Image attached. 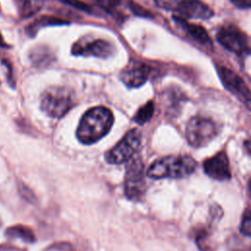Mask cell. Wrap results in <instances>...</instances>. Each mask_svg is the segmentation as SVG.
I'll use <instances>...</instances> for the list:
<instances>
[{"label":"cell","instance_id":"obj_8","mask_svg":"<svg viewBox=\"0 0 251 251\" xmlns=\"http://www.w3.org/2000/svg\"><path fill=\"white\" fill-rule=\"evenodd\" d=\"M145 192L144 165L140 157L130 159L125 176V194L128 199L138 200Z\"/></svg>","mask_w":251,"mask_h":251},{"label":"cell","instance_id":"obj_22","mask_svg":"<svg viewBox=\"0 0 251 251\" xmlns=\"http://www.w3.org/2000/svg\"><path fill=\"white\" fill-rule=\"evenodd\" d=\"M18 188H19V192H20L21 196L23 198H25L26 201L33 202L35 200V196L32 193V191L25 183H23L22 181L18 182Z\"/></svg>","mask_w":251,"mask_h":251},{"label":"cell","instance_id":"obj_1","mask_svg":"<svg viewBox=\"0 0 251 251\" xmlns=\"http://www.w3.org/2000/svg\"><path fill=\"white\" fill-rule=\"evenodd\" d=\"M114 123L112 112L103 106L89 109L81 117L76 129L78 140L86 145L97 142L111 129Z\"/></svg>","mask_w":251,"mask_h":251},{"label":"cell","instance_id":"obj_12","mask_svg":"<svg viewBox=\"0 0 251 251\" xmlns=\"http://www.w3.org/2000/svg\"><path fill=\"white\" fill-rule=\"evenodd\" d=\"M203 168L205 174L214 179L226 180L230 178L228 158L225 152H219L215 156L205 160Z\"/></svg>","mask_w":251,"mask_h":251},{"label":"cell","instance_id":"obj_3","mask_svg":"<svg viewBox=\"0 0 251 251\" xmlns=\"http://www.w3.org/2000/svg\"><path fill=\"white\" fill-rule=\"evenodd\" d=\"M75 104L74 92L64 86L48 87L41 95L40 108L49 117L62 118Z\"/></svg>","mask_w":251,"mask_h":251},{"label":"cell","instance_id":"obj_16","mask_svg":"<svg viewBox=\"0 0 251 251\" xmlns=\"http://www.w3.org/2000/svg\"><path fill=\"white\" fill-rule=\"evenodd\" d=\"M5 234L10 239L20 238L28 243H33L35 241V235L33 231L28 226L24 225H15L8 227L5 231Z\"/></svg>","mask_w":251,"mask_h":251},{"label":"cell","instance_id":"obj_11","mask_svg":"<svg viewBox=\"0 0 251 251\" xmlns=\"http://www.w3.org/2000/svg\"><path fill=\"white\" fill-rule=\"evenodd\" d=\"M173 20L176 23V25L196 43H198L206 49H213L212 39L209 36L207 30L202 25L189 23L186 19L177 15H174Z\"/></svg>","mask_w":251,"mask_h":251},{"label":"cell","instance_id":"obj_25","mask_svg":"<svg viewBox=\"0 0 251 251\" xmlns=\"http://www.w3.org/2000/svg\"><path fill=\"white\" fill-rule=\"evenodd\" d=\"M0 46H1V47H8V45L4 42V40H3L2 36H1V34H0Z\"/></svg>","mask_w":251,"mask_h":251},{"label":"cell","instance_id":"obj_4","mask_svg":"<svg viewBox=\"0 0 251 251\" xmlns=\"http://www.w3.org/2000/svg\"><path fill=\"white\" fill-rule=\"evenodd\" d=\"M219 130V126L211 119L195 116L187 123L185 136L192 147L199 148L210 143L218 135Z\"/></svg>","mask_w":251,"mask_h":251},{"label":"cell","instance_id":"obj_10","mask_svg":"<svg viewBox=\"0 0 251 251\" xmlns=\"http://www.w3.org/2000/svg\"><path fill=\"white\" fill-rule=\"evenodd\" d=\"M218 73L224 86L247 107H249L251 100L250 90L243 78L232 70L224 66L218 68Z\"/></svg>","mask_w":251,"mask_h":251},{"label":"cell","instance_id":"obj_20","mask_svg":"<svg viewBox=\"0 0 251 251\" xmlns=\"http://www.w3.org/2000/svg\"><path fill=\"white\" fill-rule=\"evenodd\" d=\"M57 1H59L63 4H66V5H69L71 7H74L77 10L83 11L85 13H92L91 7L88 4H86L80 0H57Z\"/></svg>","mask_w":251,"mask_h":251},{"label":"cell","instance_id":"obj_18","mask_svg":"<svg viewBox=\"0 0 251 251\" xmlns=\"http://www.w3.org/2000/svg\"><path fill=\"white\" fill-rule=\"evenodd\" d=\"M154 109H155V107H154L153 101H148L147 103H145L143 106H141L137 110V112L133 118L134 122H136L139 125H143V124L147 123L152 118V116L154 114Z\"/></svg>","mask_w":251,"mask_h":251},{"label":"cell","instance_id":"obj_23","mask_svg":"<svg viewBox=\"0 0 251 251\" xmlns=\"http://www.w3.org/2000/svg\"><path fill=\"white\" fill-rule=\"evenodd\" d=\"M129 9L138 17H144V18H153V15L147 11L146 9H144L143 7H141L140 5L134 3V2H130L128 4Z\"/></svg>","mask_w":251,"mask_h":251},{"label":"cell","instance_id":"obj_24","mask_svg":"<svg viewBox=\"0 0 251 251\" xmlns=\"http://www.w3.org/2000/svg\"><path fill=\"white\" fill-rule=\"evenodd\" d=\"M238 9H249L251 6L250 0H229Z\"/></svg>","mask_w":251,"mask_h":251},{"label":"cell","instance_id":"obj_6","mask_svg":"<svg viewBox=\"0 0 251 251\" xmlns=\"http://www.w3.org/2000/svg\"><path fill=\"white\" fill-rule=\"evenodd\" d=\"M141 144V133L137 128H132L105 154V160L109 164L118 165L129 161L138 151Z\"/></svg>","mask_w":251,"mask_h":251},{"label":"cell","instance_id":"obj_21","mask_svg":"<svg viewBox=\"0 0 251 251\" xmlns=\"http://www.w3.org/2000/svg\"><path fill=\"white\" fill-rule=\"evenodd\" d=\"M240 231L246 236H250V231H251V215H250V209L248 208L244 215L243 219L240 225Z\"/></svg>","mask_w":251,"mask_h":251},{"label":"cell","instance_id":"obj_5","mask_svg":"<svg viewBox=\"0 0 251 251\" xmlns=\"http://www.w3.org/2000/svg\"><path fill=\"white\" fill-rule=\"evenodd\" d=\"M165 10L172 11L184 19L208 20L213 17V10L201 0H155Z\"/></svg>","mask_w":251,"mask_h":251},{"label":"cell","instance_id":"obj_7","mask_svg":"<svg viewBox=\"0 0 251 251\" xmlns=\"http://www.w3.org/2000/svg\"><path fill=\"white\" fill-rule=\"evenodd\" d=\"M218 42L238 57H247L250 54V41L245 32L233 25H225L217 32Z\"/></svg>","mask_w":251,"mask_h":251},{"label":"cell","instance_id":"obj_2","mask_svg":"<svg viewBox=\"0 0 251 251\" xmlns=\"http://www.w3.org/2000/svg\"><path fill=\"white\" fill-rule=\"evenodd\" d=\"M196 161L189 155L167 156L156 160L147 170L151 178H179L191 175L196 169Z\"/></svg>","mask_w":251,"mask_h":251},{"label":"cell","instance_id":"obj_9","mask_svg":"<svg viewBox=\"0 0 251 251\" xmlns=\"http://www.w3.org/2000/svg\"><path fill=\"white\" fill-rule=\"evenodd\" d=\"M72 53L77 56H93L106 59L116 53V47L105 39L82 38L74 43Z\"/></svg>","mask_w":251,"mask_h":251},{"label":"cell","instance_id":"obj_19","mask_svg":"<svg viewBox=\"0 0 251 251\" xmlns=\"http://www.w3.org/2000/svg\"><path fill=\"white\" fill-rule=\"evenodd\" d=\"M95 3L104 9L107 13L114 17H120L121 14L117 11V8L121 4V0H94Z\"/></svg>","mask_w":251,"mask_h":251},{"label":"cell","instance_id":"obj_14","mask_svg":"<svg viewBox=\"0 0 251 251\" xmlns=\"http://www.w3.org/2000/svg\"><path fill=\"white\" fill-rule=\"evenodd\" d=\"M28 58L31 64L35 67H46L53 60L52 52L46 46H34L28 53Z\"/></svg>","mask_w":251,"mask_h":251},{"label":"cell","instance_id":"obj_15","mask_svg":"<svg viewBox=\"0 0 251 251\" xmlns=\"http://www.w3.org/2000/svg\"><path fill=\"white\" fill-rule=\"evenodd\" d=\"M68 24H69L68 21H65L57 17L42 16L40 18H37L26 27V33L29 36H34L37 33L38 29L41 27L50 26V25H68Z\"/></svg>","mask_w":251,"mask_h":251},{"label":"cell","instance_id":"obj_17","mask_svg":"<svg viewBox=\"0 0 251 251\" xmlns=\"http://www.w3.org/2000/svg\"><path fill=\"white\" fill-rule=\"evenodd\" d=\"M43 6V0H19L20 14L23 18H28L36 14Z\"/></svg>","mask_w":251,"mask_h":251},{"label":"cell","instance_id":"obj_13","mask_svg":"<svg viewBox=\"0 0 251 251\" xmlns=\"http://www.w3.org/2000/svg\"><path fill=\"white\" fill-rule=\"evenodd\" d=\"M150 69L143 65H135L129 69L124 70L120 75L123 83L129 88H136L143 85L149 77Z\"/></svg>","mask_w":251,"mask_h":251}]
</instances>
